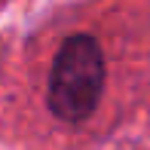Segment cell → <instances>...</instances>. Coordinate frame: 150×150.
Segmentation results:
<instances>
[{
    "mask_svg": "<svg viewBox=\"0 0 150 150\" xmlns=\"http://www.w3.org/2000/svg\"><path fill=\"white\" fill-rule=\"evenodd\" d=\"M104 92V55L89 34L61 43L49 71V110L61 122H83L95 113Z\"/></svg>",
    "mask_w": 150,
    "mask_h": 150,
    "instance_id": "obj_1",
    "label": "cell"
}]
</instances>
